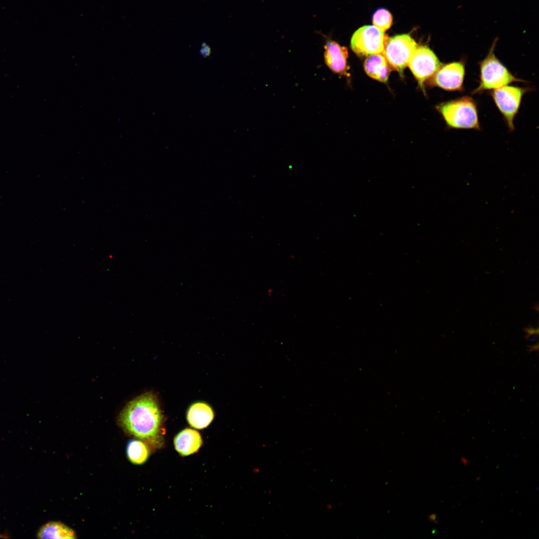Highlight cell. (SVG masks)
<instances>
[{"label":"cell","instance_id":"1","mask_svg":"<svg viewBox=\"0 0 539 539\" xmlns=\"http://www.w3.org/2000/svg\"><path fill=\"white\" fill-rule=\"evenodd\" d=\"M164 416L158 399L147 392L131 400L119 416L120 426L127 433L149 443L160 445Z\"/></svg>","mask_w":539,"mask_h":539},{"label":"cell","instance_id":"5","mask_svg":"<svg viewBox=\"0 0 539 539\" xmlns=\"http://www.w3.org/2000/svg\"><path fill=\"white\" fill-rule=\"evenodd\" d=\"M531 89L506 85L493 90L491 95L510 131L515 129L514 120L523 95Z\"/></svg>","mask_w":539,"mask_h":539},{"label":"cell","instance_id":"17","mask_svg":"<svg viewBox=\"0 0 539 539\" xmlns=\"http://www.w3.org/2000/svg\"><path fill=\"white\" fill-rule=\"evenodd\" d=\"M200 53L204 57H207L211 53V48L206 43H203Z\"/></svg>","mask_w":539,"mask_h":539},{"label":"cell","instance_id":"10","mask_svg":"<svg viewBox=\"0 0 539 539\" xmlns=\"http://www.w3.org/2000/svg\"><path fill=\"white\" fill-rule=\"evenodd\" d=\"M200 433L195 430L186 428L175 437L174 444L176 450L183 456L197 452L202 445Z\"/></svg>","mask_w":539,"mask_h":539},{"label":"cell","instance_id":"6","mask_svg":"<svg viewBox=\"0 0 539 539\" xmlns=\"http://www.w3.org/2000/svg\"><path fill=\"white\" fill-rule=\"evenodd\" d=\"M388 38L374 25H364L356 30L351 39V47L359 56L383 53Z\"/></svg>","mask_w":539,"mask_h":539},{"label":"cell","instance_id":"13","mask_svg":"<svg viewBox=\"0 0 539 539\" xmlns=\"http://www.w3.org/2000/svg\"><path fill=\"white\" fill-rule=\"evenodd\" d=\"M37 536L39 539L76 538L73 530L59 522H50L44 525L38 531Z\"/></svg>","mask_w":539,"mask_h":539},{"label":"cell","instance_id":"3","mask_svg":"<svg viewBox=\"0 0 539 539\" xmlns=\"http://www.w3.org/2000/svg\"><path fill=\"white\" fill-rule=\"evenodd\" d=\"M495 45L496 42L492 45L487 56L479 63L480 83L473 94L495 90L514 82H525L513 75L497 58L494 52Z\"/></svg>","mask_w":539,"mask_h":539},{"label":"cell","instance_id":"12","mask_svg":"<svg viewBox=\"0 0 539 539\" xmlns=\"http://www.w3.org/2000/svg\"><path fill=\"white\" fill-rule=\"evenodd\" d=\"M214 413L212 408L204 402H196L189 408L187 419L193 427L202 429L207 427L213 421Z\"/></svg>","mask_w":539,"mask_h":539},{"label":"cell","instance_id":"4","mask_svg":"<svg viewBox=\"0 0 539 539\" xmlns=\"http://www.w3.org/2000/svg\"><path fill=\"white\" fill-rule=\"evenodd\" d=\"M417 46L415 41L409 34H400L387 38L382 53L391 68L396 70L402 76Z\"/></svg>","mask_w":539,"mask_h":539},{"label":"cell","instance_id":"7","mask_svg":"<svg viewBox=\"0 0 539 539\" xmlns=\"http://www.w3.org/2000/svg\"><path fill=\"white\" fill-rule=\"evenodd\" d=\"M442 64L430 48L421 45L416 48L408 65L420 87L425 92V82L434 75Z\"/></svg>","mask_w":539,"mask_h":539},{"label":"cell","instance_id":"2","mask_svg":"<svg viewBox=\"0 0 539 539\" xmlns=\"http://www.w3.org/2000/svg\"><path fill=\"white\" fill-rule=\"evenodd\" d=\"M436 108L449 128L480 129L477 105L471 97L444 102Z\"/></svg>","mask_w":539,"mask_h":539},{"label":"cell","instance_id":"9","mask_svg":"<svg viewBox=\"0 0 539 539\" xmlns=\"http://www.w3.org/2000/svg\"><path fill=\"white\" fill-rule=\"evenodd\" d=\"M324 48V60L327 67L334 73L340 75H348L349 66L347 59L348 52L347 48L341 46L336 41L326 39Z\"/></svg>","mask_w":539,"mask_h":539},{"label":"cell","instance_id":"14","mask_svg":"<svg viewBox=\"0 0 539 539\" xmlns=\"http://www.w3.org/2000/svg\"><path fill=\"white\" fill-rule=\"evenodd\" d=\"M126 453L129 460L136 465L144 463L150 454L147 445L142 441L138 439H133L128 442Z\"/></svg>","mask_w":539,"mask_h":539},{"label":"cell","instance_id":"16","mask_svg":"<svg viewBox=\"0 0 539 539\" xmlns=\"http://www.w3.org/2000/svg\"><path fill=\"white\" fill-rule=\"evenodd\" d=\"M525 333V339L529 343L532 344L530 346V351L538 350V338L539 328L529 326L524 329Z\"/></svg>","mask_w":539,"mask_h":539},{"label":"cell","instance_id":"15","mask_svg":"<svg viewBox=\"0 0 539 539\" xmlns=\"http://www.w3.org/2000/svg\"><path fill=\"white\" fill-rule=\"evenodd\" d=\"M372 22L374 26L384 32L391 26L392 16L388 10L379 8L373 15Z\"/></svg>","mask_w":539,"mask_h":539},{"label":"cell","instance_id":"8","mask_svg":"<svg viewBox=\"0 0 539 539\" xmlns=\"http://www.w3.org/2000/svg\"><path fill=\"white\" fill-rule=\"evenodd\" d=\"M465 74L462 61L442 64L430 79L429 84L448 91H463Z\"/></svg>","mask_w":539,"mask_h":539},{"label":"cell","instance_id":"11","mask_svg":"<svg viewBox=\"0 0 539 539\" xmlns=\"http://www.w3.org/2000/svg\"><path fill=\"white\" fill-rule=\"evenodd\" d=\"M364 68L369 77L384 83L387 81L391 71L382 53L367 56L364 62Z\"/></svg>","mask_w":539,"mask_h":539}]
</instances>
